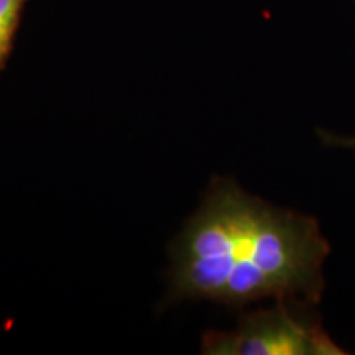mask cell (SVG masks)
Returning <instances> with one entry per match:
<instances>
[{"label":"cell","mask_w":355,"mask_h":355,"mask_svg":"<svg viewBox=\"0 0 355 355\" xmlns=\"http://www.w3.org/2000/svg\"><path fill=\"white\" fill-rule=\"evenodd\" d=\"M354 2H355V0H354Z\"/></svg>","instance_id":"5b68a950"},{"label":"cell","mask_w":355,"mask_h":355,"mask_svg":"<svg viewBox=\"0 0 355 355\" xmlns=\"http://www.w3.org/2000/svg\"><path fill=\"white\" fill-rule=\"evenodd\" d=\"M318 133L326 145L343 146V148L355 150V137H339V135H332V133H327L322 130H318Z\"/></svg>","instance_id":"277c9868"},{"label":"cell","mask_w":355,"mask_h":355,"mask_svg":"<svg viewBox=\"0 0 355 355\" xmlns=\"http://www.w3.org/2000/svg\"><path fill=\"white\" fill-rule=\"evenodd\" d=\"M329 252L314 217L216 180L176 243L173 290L227 306L265 298L316 306Z\"/></svg>","instance_id":"6da1fadb"},{"label":"cell","mask_w":355,"mask_h":355,"mask_svg":"<svg viewBox=\"0 0 355 355\" xmlns=\"http://www.w3.org/2000/svg\"><path fill=\"white\" fill-rule=\"evenodd\" d=\"M279 301L277 308L243 314L237 329L207 332L202 352L211 355H344L313 314Z\"/></svg>","instance_id":"7a4b0ae2"},{"label":"cell","mask_w":355,"mask_h":355,"mask_svg":"<svg viewBox=\"0 0 355 355\" xmlns=\"http://www.w3.org/2000/svg\"><path fill=\"white\" fill-rule=\"evenodd\" d=\"M24 0H0V68L10 50Z\"/></svg>","instance_id":"3957f363"}]
</instances>
